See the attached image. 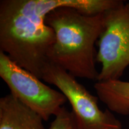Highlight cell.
<instances>
[{
  "label": "cell",
  "instance_id": "obj_1",
  "mask_svg": "<svg viewBox=\"0 0 129 129\" xmlns=\"http://www.w3.org/2000/svg\"><path fill=\"white\" fill-rule=\"evenodd\" d=\"M121 0H1L0 51L18 65L42 79L55 41L53 29L45 22L53 10L71 7L98 14L116 7Z\"/></svg>",
  "mask_w": 129,
  "mask_h": 129
},
{
  "label": "cell",
  "instance_id": "obj_2",
  "mask_svg": "<svg viewBox=\"0 0 129 129\" xmlns=\"http://www.w3.org/2000/svg\"><path fill=\"white\" fill-rule=\"evenodd\" d=\"M105 12L91 14L63 7L50 13L45 22L55 34L48 54L50 62L75 78L98 80L95 46L104 28Z\"/></svg>",
  "mask_w": 129,
  "mask_h": 129
},
{
  "label": "cell",
  "instance_id": "obj_3",
  "mask_svg": "<svg viewBox=\"0 0 129 129\" xmlns=\"http://www.w3.org/2000/svg\"><path fill=\"white\" fill-rule=\"evenodd\" d=\"M41 80L56 86L67 98L78 129L122 128L121 122L112 112L100 109L98 97L64 69L49 62L44 68Z\"/></svg>",
  "mask_w": 129,
  "mask_h": 129
},
{
  "label": "cell",
  "instance_id": "obj_4",
  "mask_svg": "<svg viewBox=\"0 0 129 129\" xmlns=\"http://www.w3.org/2000/svg\"><path fill=\"white\" fill-rule=\"evenodd\" d=\"M0 77L9 88L11 94L38 114L44 121L54 117L68 101L62 92L43 83L1 51Z\"/></svg>",
  "mask_w": 129,
  "mask_h": 129
},
{
  "label": "cell",
  "instance_id": "obj_5",
  "mask_svg": "<svg viewBox=\"0 0 129 129\" xmlns=\"http://www.w3.org/2000/svg\"><path fill=\"white\" fill-rule=\"evenodd\" d=\"M97 45L101 64L98 80H120L129 67V2L105 12L104 28Z\"/></svg>",
  "mask_w": 129,
  "mask_h": 129
},
{
  "label": "cell",
  "instance_id": "obj_6",
  "mask_svg": "<svg viewBox=\"0 0 129 129\" xmlns=\"http://www.w3.org/2000/svg\"><path fill=\"white\" fill-rule=\"evenodd\" d=\"M44 121L10 93L0 98V129H45Z\"/></svg>",
  "mask_w": 129,
  "mask_h": 129
},
{
  "label": "cell",
  "instance_id": "obj_7",
  "mask_svg": "<svg viewBox=\"0 0 129 129\" xmlns=\"http://www.w3.org/2000/svg\"><path fill=\"white\" fill-rule=\"evenodd\" d=\"M94 88L99 99L111 112L129 115V81L120 79L97 81Z\"/></svg>",
  "mask_w": 129,
  "mask_h": 129
},
{
  "label": "cell",
  "instance_id": "obj_8",
  "mask_svg": "<svg viewBox=\"0 0 129 129\" xmlns=\"http://www.w3.org/2000/svg\"><path fill=\"white\" fill-rule=\"evenodd\" d=\"M48 129H78L72 111L62 107L54 116Z\"/></svg>",
  "mask_w": 129,
  "mask_h": 129
}]
</instances>
